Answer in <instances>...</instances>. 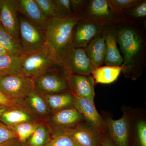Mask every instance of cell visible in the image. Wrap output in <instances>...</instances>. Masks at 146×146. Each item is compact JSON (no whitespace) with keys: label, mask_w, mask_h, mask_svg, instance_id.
Instances as JSON below:
<instances>
[{"label":"cell","mask_w":146,"mask_h":146,"mask_svg":"<svg viewBox=\"0 0 146 146\" xmlns=\"http://www.w3.org/2000/svg\"><path fill=\"white\" fill-rule=\"evenodd\" d=\"M80 20L79 14L74 13L69 17H54L48 21L44 32L47 42L56 56L70 45L75 27Z\"/></svg>","instance_id":"cell-1"},{"label":"cell","mask_w":146,"mask_h":146,"mask_svg":"<svg viewBox=\"0 0 146 146\" xmlns=\"http://www.w3.org/2000/svg\"><path fill=\"white\" fill-rule=\"evenodd\" d=\"M21 65L23 75L34 79L58 65L56 52L47 42L42 48L23 54Z\"/></svg>","instance_id":"cell-2"},{"label":"cell","mask_w":146,"mask_h":146,"mask_svg":"<svg viewBox=\"0 0 146 146\" xmlns=\"http://www.w3.org/2000/svg\"><path fill=\"white\" fill-rule=\"evenodd\" d=\"M58 65L68 74L91 75L96 68L84 49L69 46L57 54Z\"/></svg>","instance_id":"cell-3"},{"label":"cell","mask_w":146,"mask_h":146,"mask_svg":"<svg viewBox=\"0 0 146 146\" xmlns=\"http://www.w3.org/2000/svg\"><path fill=\"white\" fill-rule=\"evenodd\" d=\"M117 35L123 59L121 67L125 74H128L133 68L141 52L143 45L142 38L138 32L131 27L120 28L117 31Z\"/></svg>","instance_id":"cell-4"},{"label":"cell","mask_w":146,"mask_h":146,"mask_svg":"<svg viewBox=\"0 0 146 146\" xmlns=\"http://www.w3.org/2000/svg\"><path fill=\"white\" fill-rule=\"evenodd\" d=\"M35 89L34 79L25 76L9 75L0 76V91L15 102L23 100Z\"/></svg>","instance_id":"cell-5"},{"label":"cell","mask_w":146,"mask_h":146,"mask_svg":"<svg viewBox=\"0 0 146 146\" xmlns=\"http://www.w3.org/2000/svg\"><path fill=\"white\" fill-rule=\"evenodd\" d=\"M19 40L23 54L42 48L47 44L44 32L25 17L19 16Z\"/></svg>","instance_id":"cell-6"},{"label":"cell","mask_w":146,"mask_h":146,"mask_svg":"<svg viewBox=\"0 0 146 146\" xmlns=\"http://www.w3.org/2000/svg\"><path fill=\"white\" fill-rule=\"evenodd\" d=\"M35 89L44 95H53L70 91L68 74L54 68L34 79Z\"/></svg>","instance_id":"cell-7"},{"label":"cell","mask_w":146,"mask_h":146,"mask_svg":"<svg viewBox=\"0 0 146 146\" xmlns=\"http://www.w3.org/2000/svg\"><path fill=\"white\" fill-rule=\"evenodd\" d=\"M104 25L92 19L80 20L74 29L70 46L84 49L102 32Z\"/></svg>","instance_id":"cell-8"},{"label":"cell","mask_w":146,"mask_h":146,"mask_svg":"<svg viewBox=\"0 0 146 146\" xmlns=\"http://www.w3.org/2000/svg\"><path fill=\"white\" fill-rule=\"evenodd\" d=\"M84 121L83 116L74 107L52 113L48 119L51 136L72 129Z\"/></svg>","instance_id":"cell-9"},{"label":"cell","mask_w":146,"mask_h":146,"mask_svg":"<svg viewBox=\"0 0 146 146\" xmlns=\"http://www.w3.org/2000/svg\"><path fill=\"white\" fill-rule=\"evenodd\" d=\"M60 133L69 135L76 143L82 146H101L102 133L86 122L80 123L72 129L63 131L55 134Z\"/></svg>","instance_id":"cell-10"},{"label":"cell","mask_w":146,"mask_h":146,"mask_svg":"<svg viewBox=\"0 0 146 146\" xmlns=\"http://www.w3.org/2000/svg\"><path fill=\"white\" fill-rule=\"evenodd\" d=\"M74 107L83 116L85 122L100 133L106 131L105 122L97 111L94 101L74 96Z\"/></svg>","instance_id":"cell-11"},{"label":"cell","mask_w":146,"mask_h":146,"mask_svg":"<svg viewBox=\"0 0 146 146\" xmlns=\"http://www.w3.org/2000/svg\"><path fill=\"white\" fill-rule=\"evenodd\" d=\"M106 131L116 146H129V119L124 113L117 120L108 118L106 121Z\"/></svg>","instance_id":"cell-12"},{"label":"cell","mask_w":146,"mask_h":146,"mask_svg":"<svg viewBox=\"0 0 146 146\" xmlns=\"http://www.w3.org/2000/svg\"><path fill=\"white\" fill-rule=\"evenodd\" d=\"M1 25L11 36L20 41L18 1L1 0Z\"/></svg>","instance_id":"cell-13"},{"label":"cell","mask_w":146,"mask_h":146,"mask_svg":"<svg viewBox=\"0 0 146 146\" xmlns=\"http://www.w3.org/2000/svg\"><path fill=\"white\" fill-rule=\"evenodd\" d=\"M70 91L74 96L94 101L95 80L91 75L68 74Z\"/></svg>","instance_id":"cell-14"},{"label":"cell","mask_w":146,"mask_h":146,"mask_svg":"<svg viewBox=\"0 0 146 146\" xmlns=\"http://www.w3.org/2000/svg\"><path fill=\"white\" fill-rule=\"evenodd\" d=\"M22 104L25 108L39 119L48 120L52 113L43 94L35 89L23 100Z\"/></svg>","instance_id":"cell-15"},{"label":"cell","mask_w":146,"mask_h":146,"mask_svg":"<svg viewBox=\"0 0 146 146\" xmlns=\"http://www.w3.org/2000/svg\"><path fill=\"white\" fill-rule=\"evenodd\" d=\"M18 12L43 31L48 21L44 18L35 0H18Z\"/></svg>","instance_id":"cell-16"},{"label":"cell","mask_w":146,"mask_h":146,"mask_svg":"<svg viewBox=\"0 0 146 146\" xmlns=\"http://www.w3.org/2000/svg\"><path fill=\"white\" fill-rule=\"evenodd\" d=\"M103 34L106 44V54L104 63L108 66H121L123 59L118 48L117 31H105Z\"/></svg>","instance_id":"cell-17"},{"label":"cell","mask_w":146,"mask_h":146,"mask_svg":"<svg viewBox=\"0 0 146 146\" xmlns=\"http://www.w3.org/2000/svg\"><path fill=\"white\" fill-rule=\"evenodd\" d=\"M113 14L108 1L92 0L87 6L86 18L98 21L104 26L112 21Z\"/></svg>","instance_id":"cell-18"},{"label":"cell","mask_w":146,"mask_h":146,"mask_svg":"<svg viewBox=\"0 0 146 146\" xmlns=\"http://www.w3.org/2000/svg\"><path fill=\"white\" fill-rule=\"evenodd\" d=\"M0 122L9 127L23 123H39L23 106L6 110L0 115Z\"/></svg>","instance_id":"cell-19"},{"label":"cell","mask_w":146,"mask_h":146,"mask_svg":"<svg viewBox=\"0 0 146 146\" xmlns=\"http://www.w3.org/2000/svg\"><path fill=\"white\" fill-rule=\"evenodd\" d=\"M84 50L96 68L102 66L106 54V44L103 33L93 39Z\"/></svg>","instance_id":"cell-20"},{"label":"cell","mask_w":146,"mask_h":146,"mask_svg":"<svg viewBox=\"0 0 146 146\" xmlns=\"http://www.w3.org/2000/svg\"><path fill=\"white\" fill-rule=\"evenodd\" d=\"M43 96L52 113L74 107V96L70 91Z\"/></svg>","instance_id":"cell-21"},{"label":"cell","mask_w":146,"mask_h":146,"mask_svg":"<svg viewBox=\"0 0 146 146\" xmlns=\"http://www.w3.org/2000/svg\"><path fill=\"white\" fill-rule=\"evenodd\" d=\"M122 70L121 66H100L95 68L92 77L95 83L109 84L117 80Z\"/></svg>","instance_id":"cell-22"},{"label":"cell","mask_w":146,"mask_h":146,"mask_svg":"<svg viewBox=\"0 0 146 146\" xmlns=\"http://www.w3.org/2000/svg\"><path fill=\"white\" fill-rule=\"evenodd\" d=\"M21 62L22 56L10 54L0 56V76L9 75H23Z\"/></svg>","instance_id":"cell-23"},{"label":"cell","mask_w":146,"mask_h":146,"mask_svg":"<svg viewBox=\"0 0 146 146\" xmlns=\"http://www.w3.org/2000/svg\"><path fill=\"white\" fill-rule=\"evenodd\" d=\"M0 46L9 54L17 56L23 54L20 41L11 36L1 25H0Z\"/></svg>","instance_id":"cell-24"},{"label":"cell","mask_w":146,"mask_h":146,"mask_svg":"<svg viewBox=\"0 0 146 146\" xmlns=\"http://www.w3.org/2000/svg\"><path fill=\"white\" fill-rule=\"evenodd\" d=\"M51 139L49 128L43 123H39L26 142L30 146H47Z\"/></svg>","instance_id":"cell-25"},{"label":"cell","mask_w":146,"mask_h":146,"mask_svg":"<svg viewBox=\"0 0 146 146\" xmlns=\"http://www.w3.org/2000/svg\"><path fill=\"white\" fill-rule=\"evenodd\" d=\"M38 123L30 122L23 123L9 127L16 133L18 136V141L26 142L35 130L36 126Z\"/></svg>","instance_id":"cell-26"},{"label":"cell","mask_w":146,"mask_h":146,"mask_svg":"<svg viewBox=\"0 0 146 146\" xmlns=\"http://www.w3.org/2000/svg\"><path fill=\"white\" fill-rule=\"evenodd\" d=\"M47 21L54 18L56 12V0H35Z\"/></svg>","instance_id":"cell-27"},{"label":"cell","mask_w":146,"mask_h":146,"mask_svg":"<svg viewBox=\"0 0 146 146\" xmlns=\"http://www.w3.org/2000/svg\"><path fill=\"white\" fill-rule=\"evenodd\" d=\"M108 1L113 13H122L128 9L132 8L142 1L138 0H109Z\"/></svg>","instance_id":"cell-28"},{"label":"cell","mask_w":146,"mask_h":146,"mask_svg":"<svg viewBox=\"0 0 146 146\" xmlns=\"http://www.w3.org/2000/svg\"><path fill=\"white\" fill-rule=\"evenodd\" d=\"M18 140L16 133L9 127L0 122V146H9Z\"/></svg>","instance_id":"cell-29"},{"label":"cell","mask_w":146,"mask_h":146,"mask_svg":"<svg viewBox=\"0 0 146 146\" xmlns=\"http://www.w3.org/2000/svg\"><path fill=\"white\" fill-rule=\"evenodd\" d=\"M56 18H65L74 14L70 0H56Z\"/></svg>","instance_id":"cell-30"},{"label":"cell","mask_w":146,"mask_h":146,"mask_svg":"<svg viewBox=\"0 0 146 146\" xmlns=\"http://www.w3.org/2000/svg\"><path fill=\"white\" fill-rule=\"evenodd\" d=\"M76 144L71 136L60 133L52 136L51 140L47 146H75Z\"/></svg>","instance_id":"cell-31"},{"label":"cell","mask_w":146,"mask_h":146,"mask_svg":"<svg viewBox=\"0 0 146 146\" xmlns=\"http://www.w3.org/2000/svg\"><path fill=\"white\" fill-rule=\"evenodd\" d=\"M137 136L140 146H146V123L140 120L136 125Z\"/></svg>","instance_id":"cell-32"},{"label":"cell","mask_w":146,"mask_h":146,"mask_svg":"<svg viewBox=\"0 0 146 146\" xmlns=\"http://www.w3.org/2000/svg\"><path fill=\"white\" fill-rule=\"evenodd\" d=\"M131 15L136 18H142L146 16V1H141L132 7Z\"/></svg>","instance_id":"cell-33"},{"label":"cell","mask_w":146,"mask_h":146,"mask_svg":"<svg viewBox=\"0 0 146 146\" xmlns=\"http://www.w3.org/2000/svg\"><path fill=\"white\" fill-rule=\"evenodd\" d=\"M0 104L6 107L9 108L19 107L22 106L7 98L1 91H0Z\"/></svg>","instance_id":"cell-34"},{"label":"cell","mask_w":146,"mask_h":146,"mask_svg":"<svg viewBox=\"0 0 146 146\" xmlns=\"http://www.w3.org/2000/svg\"><path fill=\"white\" fill-rule=\"evenodd\" d=\"M101 146H116L109 136L105 133L102 134Z\"/></svg>","instance_id":"cell-35"},{"label":"cell","mask_w":146,"mask_h":146,"mask_svg":"<svg viewBox=\"0 0 146 146\" xmlns=\"http://www.w3.org/2000/svg\"><path fill=\"white\" fill-rule=\"evenodd\" d=\"M84 1L81 0H70L72 9L74 13L77 14V11L81 7Z\"/></svg>","instance_id":"cell-36"},{"label":"cell","mask_w":146,"mask_h":146,"mask_svg":"<svg viewBox=\"0 0 146 146\" xmlns=\"http://www.w3.org/2000/svg\"><path fill=\"white\" fill-rule=\"evenodd\" d=\"M9 146H30L27 143V142H21L18 141H15V142L11 144Z\"/></svg>","instance_id":"cell-37"},{"label":"cell","mask_w":146,"mask_h":146,"mask_svg":"<svg viewBox=\"0 0 146 146\" xmlns=\"http://www.w3.org/2000/svg\"><path fill=\"white\" fill-rule=\"evenodd\" d=\"M5 54H9L4 49L0 46V56Z\"/></svg>","instance_id":"cell-38"},{"label":"cell","mask_w":146,"mask_h":146,"mask_svg":"<svg viewBox=\"0 0 146 146\" xmlns=\"http://www.w3.org/2000/svg\"><path fill=\"white\" fill-rule=\"evenodd\" d=\"M8 108H9L3 106L2 105L0 104V115Z\"/></svg>","instance_id":"cell-39"},{"label":"cell","mask_w":146,"mask_h":146,"mask_svg":"<svg viewBox=\"0 0 146 146\" xmlns=\"http://www.w3.org/2000/svg\"><path fill=\"white\" fill-rule=\"evenodd\" d=\"M1 0H0V25H1Z\"/></svg>","instance_id":"cell-40"},{"label":"cell","mask_w":146,"mask_h":146,"mask_svg":"<svg viewBox=\"0 0 146 146\" xmlns=\"http://www.w3.org/2000/svg\"><path fill=\"white\" fill-rule=\"evenodd\" d=\"M75 146H82L81 145H79V144L76 143Z\"/></svg>","instance_id":"cell-41"}]
</instances>
